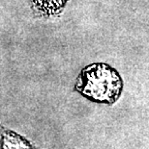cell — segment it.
<instances>
[{"instance_id":"obj_1","label":"cell","mask_w":149,"mask_h":149,"mask_svg":"<svg viewBox=\"0 0 149 149\" xmlns=\"http://www.w3.org/2000/svg\"><path fill=\"white\" fill-rule=\"evenodd\" d=\"M75 90L93 102L112 105L121 95L123 81L112 66L105 63H95L82 68Z\"/></svg>"},{"instance_id":"obj_2","label":"cell","mask_w":149,"mask_h":149,"mask_svg":"<svg viewBox=\"0 0 149 149\" xmlns=\"http://www.w3.org/2000/svg\"><path fill=\"white\" fill-rule=\"evenodd\" d=\"M0 149H36L29 141L0 124Z\"/></svg>"},{"instance_id":"obj_3","label":"cell","mask_w":149,"mask_h":149,"mask_svg":"<svg viewBox=\"0 0 149 149\" xmlns=\"http://www.w3.org/2000/svg\"><path fill=\"white\" fill-rule=\"evenodd\" d=\"M68 1L69 0H31L34 9L47 15L59 13Z\"/></svg>"}]
</instances>
